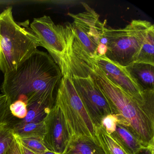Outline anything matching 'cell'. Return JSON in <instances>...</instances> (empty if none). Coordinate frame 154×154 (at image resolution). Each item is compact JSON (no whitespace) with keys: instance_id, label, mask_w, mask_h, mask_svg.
Here are the masks:
<instances>
[{"instance_id":"cell-17","label":"cell","mask_w":154,"mask_h":154,"mask_svg":"<svg viewBox=\"0 0 154 154\" xmlns=\"http://www.w3.org/2000/svg\"><path fill=\"white\" fill-rule=\"evenodd\" d=\"M27 113L23 119L19 120L24 122H37L43 121L51 109L39 103L28 104Z\"/></svg>"},{"instance_id":"cell-23","label":"cell","mask_w":154,"mask_h":154,"mask_svg":"<svg viewBox=\"0 0 154 154\" xmlns=\"http://www.w3.org/2000/svg\"><path fill=\"white\" fill-rule=\"evenodd\" d=\"M6 154H23L21 144L18 137L15 135V138Z\"/></svg>"},{"instance_id":"cell-9","label":"cell","mask_w":154,"mask_h":154,"mask_svg":"<svg viewBox=\"0 0 154 154\" xmlns=\"http://www.w3.org/2000/svg\"><path fill=\"white\" fill-rule=\"evenodd\" d=\"M72 76L75 88L94 127H100L103 119L112 114L110 106L91 76Z\"/></svg>"},{"instance_id":"cell-5","label":"cell","mask_w":154,"mask_h":154,"mask_svg":"<svg viewBox=\"0 0 154 154\" xmlns=\"http://www.w3.org/2000/svg\"><path fill=\"white\" fill-rule=\"evenodd\" d=\"M153 25L141 20H132L125 27L118 29L105 24L103 32L107 48L105 56L125 67L134 63L147 33Z\"/></svg>"},{"instance_id":"cell-1","label":"cell","mask_w":154,"mask_h":154,"mask_svg":"<svg viewBox=\"0 0 154 154\" xmlns=\"http://www.w3.org/2000/svg\"><path fill=\"white\" fill-rule=\"evenodd\" d=\"M63 75L58 66L46 52L38 50L15 70L4 75L2 94L11 105L15 101H27L45 92L57 93Z\"/></svg>"},{"instance_id":"cell-22","label":"cell","mask_w":154,"mask_h":154,"mask_svg":"<svg viewBox=\"0 0 154 154\" xmlns=\"http://www.w3.org/2000/svg\"><path fill=\"white\" fill-rule=\"evenodd\" d=\"M118 122V118L116 115L113 114H110L103 119L100 126L105 130L109 135H110L115 131L116 125Z\"/></svg>"},{"instance_id":"cell-7","label":"cell","mask_w":154,"mask_h":154,"mask_svg":"<svg viewBox=\"0 0 154 154\" xmlns=\"http://www.w3.org/2000/svg\"><path fill=\"white\" fill-rule=\"evenodd\" d=\"M55 105L63 114L71 137L86 136L96 138L95 127L75 88L72 76L62 77Z\"/></svg>"},{"instance_id":"cell-28","label":"cell","mask_w":154,"mask_h":154,"mask_svg":"<svg viewBox=\"0 0 154 154\" xmlns=\"http://www.w3.org/2000/svg\"><path fill=\"white\" fill-rule=\"evenodd\" d=\"M0 71H1V63H0Z\"/></svg>"},{"instance_id":"cell-15","label":"cell","mask_w":154,"mask_h":154,"mask_svg":"<svg viewBox=\"0 0 154 154\" xmlns=\"http://www.w3.org/2000/svg\"><path fill=\"white\" fill-rule=\"evenodd\" d=\"M134 63L154 65V26L149 28Z\"/></svg>"},{"instance_id":"cell-20","label":"cell","mask_w":154,"mask_h":154,"mask_svg":"<svg viewBox=\"0 0 154 154\" xmlns=\"http://www.w3.org/2000/svg\"><path fill=\"white\" fill-rule=\"evenodd\" d=\"M11 114L15 118L23 119L27 113V105L26 103L22 100L15 101L9 106Z\"/></svg>"},{"instance_id":"cell-25","label":"cell","mask_w":154,"mask_h":154,"mask_svg":"<svg viewBox=\"0 0 154 154\" xmlns=\"http://www.w3.org/2000/svg\"><path fill=\"white\" fill-rule=\"evenodd\" d=\"M137 154H154V146L145 148Z\"/></svg>"},{"instance_id":"cell-24","label":"cell","mask_w":154,"mask_h":154,"mask_svg":"<svg viewBox=\"0 0 154 154\" xmlns=\"http://www.w3.org/2000/svg\"><path fill=\"white\" fill-rule=\"evenodd\" d=\"M107 48L105 45L100 44L97 49V55L99 56H103L106 54Z\"/></svg>"},{"instance_id":"cell-2","label":"cell","mask_w":154,"mask_h":154,"mask_svg":"<svg viewBox=\"0 0 154 154\" xmlns=\"http://www.w3.org/2000/svg\"><path fill=\"white\" fill-rule=\"evenodd\" d=\"M108 100L112 114L146 146H154V102L141 105L112 82L97 66L84 67Z\"/></svg>"},{"instance_id":"cell-13","label":"cell","mask_w":154,"mask_h":154,"mask_svg":"<svg viewBox=\"0 0 154 154\" xmlns=\"http://www.w3.org/2000/svg\"><path fill=\"white\" fill-rule=\"evenodd\" d=\"M126 68L142 91L154 90V65L133 63Z\"/></svg>"},{"instance_id":"cell-12","label":"cell","mask_w":154,"mask_h":154,"mask_svg":"<svg viewBox=\"0 0 154 154\" xmlns=\"http://www.w3.org/2000/svg\"><path fill=\"white\" fill-rule=\"evenodd\" d=\"M63 154H105L96 138L89 136L71 137Z\"/></svg>"},{"instance_id":"cell-27","label":"cell","mask_w":154,"mask_h":154,"mask_svg":"<svg viewBox=\"0 0 154 154\" xmlns=\"http://www.w3.org/2000/svg\"><path fill=\"white\" fill-rule=\"evenodd\" d=\"M42 154H59L57 153H55V152H53V151H50L49 150H48L47 151H45Z\"/></svg>"},{"instance_id":"cell-10","label":"cell","mask_w":154,"mask_h":154,"mask_svg":"<svg viewBox=\"0 0 154 154\" xmlns=\"http://www.w3.org/2000/svg\"><path fill=\"white\" fill-rule=\"evenodd\" d=\"M46 133L43 140L50 151L63 154L71 138L63 114L60 108L54 105L44 119Z\"/></svg>"},{"instance_id":"cell-6","label":"cell","mask_w":154,"mask_h":154,"mask_svg":"<svg viewBox=\"0 0 154 154\" xmlns=\"http://www.w3.org/2000/svg\"><path fill=\"white\" fill-rule=\"evenodd\" d=\"M30 30L38 38L41 47L48 51L58 66L63 77L71 76V45L72 31L71 23L56 25L49 16L35 18Z\"/></svg>"},{"instance_id":"cell-26","label":"cell","mask_w":154,"mask_h":154,"mask_svg":"<svg viewBox=\"0 0 154 154\" xmlns=\"http://www.w3.org/2000/svg\"><path fill=\"white\" fill-rule=\"evenodd\" d=\"M20 144H21V149H22L23 154H38L34 152V151L30 150V149L26 147L23 144H21V142H20Z\"/></svg>"},{"instance_id":"cell-19","label":"cell","mask_w":154,"mask_h":154,"mask_svg":"<svg viewBox=\"0 0 154 154\" xmlns=\"http://www.w3.org/2000/svg\"><path fill=\"white\" fill-rule=\"evenodd\" d=\"M18 138L21 144L37 154H42L48 150L45 146L43 139L41 138L37 137L22 138L18 137Z\"/></svg>"},{"instance_id":"cell-21","label":"cell","mask_w":154,"mask_h":154,"mask_svg":"<svg viewBox=\"0 0 154 154\" xmlns=\"http://www.w3.org/2000/svg\"><path fill=\"white\" fill-rule=\"evenodd\" d=\"M10 115L11 114L10 112L7 96L0 94V125L11 122Z\"/></svg>"},{"instance_id":"cell-11","label":"cell","mask_w":154,"mask_h":154,"mask_svg":"<svg viewBox=\"0 0 154 154\" xmlns=\"http://www.w3.org/2000/svg\"><path fill=\"white\" fill-rule=\"evenodd\" d=\"M109 135L126 154H137L141 149L148 147L125 126L119 122L115 131Z\"/></svg>"},{"instance_id":"cell-4","label":"cell","mask_w":154,"mask_h":154,"mask_svg":"<svg viewBox=\"0 0 154 154\" xmlns=\"http://www.w3.org/2000/svg\"><path fill=\"white\" fill-rule=\"evenodd\" d=\"M85 11L78 14L69 13L72 18L71 66H78L97 56V49L103 35L106 22L100 21V16L85 3Z\"/></svg>"},{"instance_id":"cell-8","label":"cell","mask_w":154,"mask_h":154,"mask_svg":"<svg viewBox=\"0 0 154 154\" xmlns=\"http://www.w3.org/2000/svg\"><path fill=\"white\" fill-rule=\"evenodd\" d=\"M97 66L107 77L120 87L133 100L141 105L154 102V90L142 91L126 67L120 65L108 59L105 56L90 59L88 64Z\"/></svg>"},{"instance_id":"cell-3","label":"cell","mask_w":154,"mask_h":154,"mask_svg":"<svg viewBox=\"0 0 154 154\" xmlns=\"http://www.w3.org/2000/svg\"><path fill=\"white\" fill-rule=\"evenodd\" d=\"M39 46L38 38L30 29L16 22L11 7L0 13V63L4 75L15 70Z\"/></svg>"},{"instance_id":"cell-18","label":"cell","mask_w":154,"mask_h":154,"mask_svg":"<svg viewBox=\"0 0 154 154\" xmlns=\"http://www.w3.org/2000/svg\"><path fill=\"white\" fill-rule=\"evenodd\" d=\"M15 138L11 122L0 125V154H6Z\"/></svg>"},{"instance_id":"cell-14","label":"cell","mask_w":154,"mask_h":154,"mask_svg":"<svg viewBox=\"0 0 154 154\" xmlns=\"http://www.w3.org/2000/svg\"><path fill=\"white\" fill-rule=\"evenodd\" d=\"M11 128L15 135L19 137H37L44 139L46 133L44 121L37 122H24L18 120L11 123Z\"/></svg>"},{"instance_id":"cell-16","label":"cell","mask_w":154,"mask_h":154,"mask_svg":"<svg viewBox=\"0 0 154 154\" xmlns=\"http://www.w3.org/2000/svg\"><path fill=\"white\" fill-rule=\"evenodd\" d=\"M95 137L105 154H126L101 126L95 127Z\"/></svg>"}]
</instances>
